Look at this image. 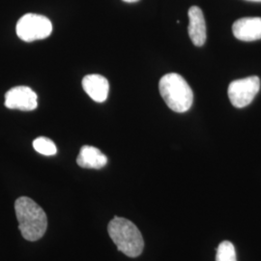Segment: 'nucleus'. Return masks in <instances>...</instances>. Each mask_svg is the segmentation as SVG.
Masks as SVG:
<instances>
[{
    "label": "nucleus",
    "instance_id": "nucleus-1",
    "mask_svg": "<svg viewBox=\"0 0 261 261\" xmlns=\"http://www.w3.org/2000/svg\"><path fill=\"white\" fill-rule=\"evenodd\" d=\"M15 211L22 237L34 242L40 240L47 231V218L42 207L28 196L19 197L15 202Z\"/></svg>",
    "mask_w": 261,
    "mask_h": 261
},
{
    "label": "nucleus",
    "instance_id": "nucleus-2",
    "mask_svg": "<svg viewBox=\"0 0 261 261\" xmlns=\"http://www.w3.org/2000/svg\"><path fill=\"white\" fill-rule=\"evenodd\" d=\"M159 90L164 101L173 112H188L194 102L192 88L185 79L176 73L164 75L159 83Z\"/></svg>",
    "mask_w": 261,
    "mask_h": 261
},
{
    "label": "nucleus",
    "instance_id": "nucleus-3",
    "mask_svg": "<svg viewBox=\"0 0 261 261\" xmlns=\"http://www.w3.org/2000/svg\"><path fill=\"white\" fill-rule=\"evenodd\" d=\"M108 231L118 251L130 257H137L141 254L144 241L134 223L124 218L114 217L109 224Z\"/></svg>",
    "mask_w": 261,
    "mask_h": 261
},
{
    "label": "nucleus",
    "instance_id": "nucleus-4",
    "mask_svg": "<svg viewBox=\"0 0 261 261\" xmlns=\"http://www.w3.org/2000/svg\"><path fill=\"white\" fill-rule=\"evenodd\" d=\"M17 35L24 42H33L48 37L53 32V23L45 16L27 14L17 23Z\"/></svg>",
    "mask_w": 261,
    "mask_h": 261
},
{
    "label": "nucleus",
    "instance_id": "nucleus-5",
    "mask_svg": "<svg viewBox=\"0 0 261 261\" xmlns=\"http://www.w3.org/2000/svg\"><path fill=\"white\" fill-rule=\"evenodd\" d=\"M260 89V80L256 75L233 81L228 86V98L235 108L242 109L252 103Z\"/></svg>",
    "mask_w": 261,
    "mask_h": 261
},
{
    "label": "nucleus",
    "instance_id": "nucleus-6",
    "mask_svg": "<svg viewBox=\"0 0 261 261\" xmlns=\"http://www.w3.org/2000/svg\"><path fill=\"white\" fill-rule=\"evenodd\" d=\"M5 107L10 110L31 112L38 107V96L28 86H16L5 94Z\"/></svg>",
    "mask_w": 261,
    "mask_h": 261
},
{
    "label": "nucleus",
    "instance_id": "nucleus-7",
    "mask_svg": "<svg viewBox=\"0 0 261 261\" xmlns=\"http://www.w3.org/2000/svg\"><path fill=\"white\" fill-rule=\"evenodd\" d=\"M235 38L243 42H253L261 39V18H242L232 25Z\"/></svg>",
    "mask_w": 261,
    "mask_h": 261
},
{
    "label": "nucleus",
    "instance_id": "nucleus-8",
    "mask_svg": "<svg viewBox=\"0 0 261 261\" xmlns=\"http://www.w3.org/2000/svg\"><path fill=\"white\" fill-rule=\"evenodd\" d=\"M189 36L196 47H202L206 41V23L201 9L193 6L189 9Z\"/></svg>",
    "mask_w": 261,
    "mask_h": 261
},
{
    "label": "nucleus",
    "instance_id": "nucleus-9",
    "mask_svg": "<svg viewBox=\"0 0 261 261\" xmlns=\"http://www.w3.org/2000/svg\"><path fill=\"white\" fill-rule=\"evenodd\" d=\"M83 87L86 94L97 103H103L108 99L110 84L103 75H85L83 80Z\"/></svg>",
    "mask_w": 261,
    "mask_h": 261
},
{
    "label": "nucleus",
    "instance_id": "nucleus-10",
    "mask_svg": "<svg viewBox=\"0 0 261 261\" xmlns=\"http://www.w3.org/2000/svg\"><path fill=\"white\" fill-rule=\"evenodd\" d=\"M76 164L81 168L100 169L108 164V158L101 150L90 145H84L76 158Z\"/></svg>",
    "mask_w": 261,
    "mask_h": 261
},
{
    "label": "nucleus",
    "instance_id": "nucleus-11",
    "mask_svg": "<svg viewBox=\"0 0 261 261\" xmlns=\"http://www.w3.org/2000/svg\"><path fill=\"white\" fill-rule=\"evenodd\" d=\"M217 250L216 261H237L233 244L229 241L221 243Z\"/></svg>",
    "mask_w": 261,
    "mask_h": 261
},
{
    "label": "nucleus",
    "instance_id": "nucleus-12",
    "mask_svg": "<svg viewBox=\"0 0 261 261\" xmlns=\"http://www.w3.org/2000/svg\"><path fill=\"white\" fill-rule=\"evenodd\" d=\"M33 147L37 151L38 153L45 155V156H54L57 152L55 142L47 138H44V137H40L34 140Z\"/></svg>",
    "mask_w": 261,
    "mask_h": 261
},
{
    "label": "nucleus",
    "instance_id": "nucleus-13",
    "mask_svg": "<svg viewBox=\"0 0 261 261\" xmlns=\"http://www.w3.org/2000/svg\"><path fill=\"white\" fill-rule=\"evenodd\" d=\"M122 1H124L126 3H135V2H138L140 0H122Z\"/></svg>",
    "mask_w": 261,
    "mask_h": 261
},
{
    "label": "nucleus",
    "instance_id": "nucleus-14",
    "mask_svg": "<svg viewBox=\"0 0 261 261\" xmlns=\"http://www.w3.org/2000/svg\"><path fill=\"white\" fill-rule=\"evenodd\" d=\"M248 1H252V2H261V0H248Z\"/></svg>",
    "mask_w": 261,
    "mask_h": 261
}]
</instances>
